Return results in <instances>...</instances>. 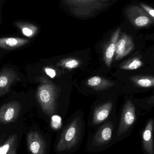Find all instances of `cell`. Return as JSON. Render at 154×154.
<instances>
[{
  "instance_id": "6da1fadb",
  "label": "cell",
  "mask_w": 154,
  "mask_h": 154,
  "mask_svg": "<svg viewBox=\"0 0 154 154\" xmlns=\"http://www.w3.org/2000/svg\"><path fill=\"white\" fill-rule=\"evenodd\" d=\"M84 128L82 119L77 116L72 119L62 131L56 146L58 152H71L78 146L82 140Z\"/></svg>"
},
{
  "instance_id": "7a4b0ae2",
  "label": "cell",
  "mask_w": 154,
  "mask_h": 154,
  "mask_svg": "<svg viewBox=\"0 0 154 154\" xmlns=\"http://www.w3.org/2000/svg\"><path fill=\"white\" fill-rule=\"evenodd\" d=\"M69 14L73 17L87 19L96 16L108 5V3L97 0H62Z\"/></svg>"
},
{
  "instance_id": "3957f363",
  "label": "cell",
  "mask_w": 154,
  "mask_h": 154,
  "mask_svg": "<svg viewBox=\"0 0 154 154\" xmlns=\"http://www.w3.org/2000/svg\"><path fill=\"white\" fill-rule=\"evenodd\" d=\"M37 100L42 111L49 116L56 112L58 90L56 86L50 81L42 82L38 87L36 94Z\"/></svg>"
},
{
  "instance_id": "277c9868",
  "label": "cell",
  "mask_w": 154,
  "mask_h": 154,
  "mask_svg": "<svg viewBox=\"0 0 154 154\" xmlns=\"http://www.w3.org/2000/svg\"><path fill=\"white\" fill-rule=\"evenodd\" d=\"M125 14L129 22L136 28H148L153 24L154 20L139 5L127 6Z\"/></svg>"
},
{
  "instance_id": "5b68a950",
  "label": "cell",
  "mask_w": 154,
  "mask_h": 154,
  "mask_svg": "<svg viewBox=\"0 0 154 154\" xmlns=\"http://www.w3.org/2000/svg\"><path fill=\"white\" fill-rule=\"evenodd\" d=\"M136 119V109L132 101L127 100L124 106L119 126L116 133V137L124 136L134 125Z\"/></svg>"
},
{
  "instance_id": "8992f818",
  "label": "cell",
  "mask_w": 154,
  "mask_h": 154,
  "mask_svg": "<svg viewBox=\"0 0 154 154\" xmlns=\"http://www.w3.org/2000/svg\"><path fill=\"white\" fill-rule=\"evenodd\" d=\"M114 130L112 122H108L103 125L93 135L91 146L94 148L99 149L107 145L113 138Z\"/></svg>"
},
{
  "instance_id": "52a82bcc",
  "label": "cell",
  "mask_w": 154,
  "mask_h": 154,
  "mask_svg": "<svg viewBox=\"0 0 154 154\" xmlns=\"http://www.w3.org/2000/svg\"><path fill=\"white\" fill-rule=\"evenodd\" d=\"M21 105L17 101H12L6 103L0 108V123L8 124L12 123L19 116Z\"/></svg>"
},
{
  "instance_id": "ba28073f",
  "label": "cell",
  "mask_w": 154,
  "mask_h": 154,
  "mask_svg": "<svg viewBox=\"0 0 154 154\" xmlns=\"http://www.w3.org/2000/svg\"><path fill=\"white\" fill-rule=\"evenodd\" d=\"M134 48V43L131 36L126 33L119 36L115 51V60H120L131 53Z\"/></svg>"
},
{
  "instance_id": "9c48e42d",
  "label": "cell",
  "mask_w": 154,
  "mask_h": 154,
  "mask_svg": "<svg viewBox=\"0 0 154 154\" xmlns=\"http://www.w3.org/2000/svg\"><path fill=\"white\" fill-rule=\"evenodd\" d=\"M28 149L31 154H45L46 144L39 133L37 131L30 132L27 135Z\"/></svg>"
},
{
  "instance_id": "30bf717a",
  "label": "cell",
  "mask_w": 154,
  "mask_h": 154,
  "mask_svg": "<svg viewBox=\"0 0 154 154\" xmlns=\"http://www.w3.org/2000/svg\"><path fill=\"white\" fill-rule=\"evenodd\" d=\"M18 78L17 73L10 68H5L0 72V96L9 92L12 84Z\"/></svg>"
},
{
  "instance_id": "8fae6325",
  "label": "cell",
  "mask_w": 154,
  "mask_h": 154,
  "mask_svg": "<svg viewBox=\"0 0 154 154\" xmlns=\"http://www.w3.org/2000/svg\"><path fill=\"white\" fill-rule=\"evenodd\" d=\"M154 121L150 119L142 133L143 148L146 154H154Z\"/></svg>"
},
{
  "instance_id": "7c38bea8",
  "label": "cell",
  "mask_w": 154,
  "mask_h": 154,
  "mask_svg": "<svg viewBox=\"0 0 154 154\" xmlns=\"http://www.w3.org/2000/svg\"><path fill=\"white\" fill-rule=\"evenodd\" d=\"M121 29L118 28L112 34L108 44L106 45L103 53V59L105 64L108 68L110 67L114 57L116 46L120 36Z\"/></svg>"
},
{
  "instance_id": "4fadbf2b",
  "label": "cell",
  "mask_w": 154,
  "mask_h": 154,
  "mask_svg": "<svg viewBox=\"0 0 154 154\" xmlns=\"http://www.w3.org/2000/svg\"><path fill=\"white\" fill-rule=\"evenodd\" d=\"M113 107L111 101L107 102L95 109L93 115L92 124L97 125L104 122L108 118Z\"/></svg>"
},
{
  "instance_id": "5bb4252c",
  "label": "cell",
  "mask_w": 154,
  "mask_h": 154,
  "mask_svg": "<svg viewBox=\"0 0 154 154\" xmlns=\"http://www.w3.org/2000/svg\"><path fill=\"white\" fill-rule=\"evenodd\" d=\"M29 40L19 38H0V48L6 50H13L28 44Z\"/></svg>"
},
{
  "instance_id": "9a60e30c",
  "label": "cell",
  "mask_w": 154,
  "mask_h": 154,
  "mask_svg": "<svg viewBox=\"0 0 154 154\" xmlns=\"http://www.w3.org/2000/svg\"><path fill=\"white\" fill-rule=\"evenodd\" d=\"M87 83L89 86L97 91L105 90L115 85V83L113 82L99 76H94L90 78Z\"/></svg>"
},
{
  "instance_id": "2e32d148",
  "label": "cell",
  "mask_w": 154,
  "mask_h": 154,
  "mask_svg": "<svg viewBox=\"0 0 154 154\" xmlns=\"http://www.w3.org/2000/svg\"><path fill=\"white\" fill-rule=\"evenodd\" d=\"M14 23L15 26L20 30L22 33L28 38L34 37L39 31V28L37 26L30 23L16 21Z\"/></svg>"
},
{
  "instance_id": "e0dca14e",
  "label": "cell",
  "mask_w": 154,
  "mask_h": 154,
  "mask_svg": "<svg viewBox=\"0 0 154 154\" xmlns=\"http://www.w3.org/2000/svg\"><path fill=\"white\" fill-rule=\"evenodd\" d=\"M134 83L142 88H148L154 86V78L149 76H134L130 77Z\"/></svg>"
},
{
  "instance_id": "ac0fdd59",
  "label": "cell",
  "mask_w": 154,
  "mask_h": 154,
  "mask_svg": "<svg viewBox=\"0 0 154 154\" xmlns=\"http://www.w3.org/2000/svg\"><path fill=\"white\" fill-rule=\"evenodd\" d=\"M143 65V62L141 59L136 57L123 62L120 65V67L124 70H135L141 67Z\"/></svg>"
},
{
  "instance_id": "d6986e66",
  "label": "cell",
  "mask_w": 154,
  "mask_h": 154,
  "mask_svg": "<svg viewBox=\"0 0 154 154\" xmlns=\"http://www.w3.org/2000/svg\"><path fill=\"white\" fill-rule=\"evenodd\" d=\"M80 61L79 60L74 58H68L61 60L57 63V66L62 68L72 69L79 66Z\"/></svg>"
},
{
  "instance_id": "ffe728a7",
  "label": "cell",
  "mask_w": 154,
  "mask_h": 154,
  "mask_svg": "<svg viewBox=\"0 0 154 154\" xmlns=\"http://www.w3.org/2000/svg\"><path fill=\"white\" fill-rule=\"evenodd\" d=\"M17 137L12 135L2 144L0 145V154H7L16 145Z\"/></svg>"
},
{
  "instance_id": "44dd1931",
  "label": "cell",
  "mask_w": 154,
  "mask_h": 154,
  "mask_svg": "<svg viewBox=\"0 0 154 154\" xmlns=\"http://www.w3.org/2000/svg\"><path fill=\"white\" fill-rule=\"evenodd\" d=\"M139 5L154 20V10L152 7L143 3H140Z\"/></svg>"
},
{
  "instance_id": "7402d4cb",
  "label": "cell",
  "mask_w": 154,
  "mask_h": 154,
  "mask_svg": "<svg viewBox=\"0 0 154 154\" xmlns=\"http://www.w3.org/2000/svg\"><path fill=\"white\" fill-rule=\"evenodd\" d=\"M61 118L58 116H54L52 118V125L54 127H58L61 124Z\"/></svg>"
},
{
  "instance_id": "603a6c76",
  "label": "cell",
  "mask_w": 154,
  "mask_h": 154,
  "mask_svg": "<svg viewBox=\"0 0 154 154\" xmlns=\"http://www.w3.org/2000/svg\"><path fill=\"white\" fill-rule=\"evenodd\" d=\"M44 71L51 78H54L56 76V72L55 69L49 67H46L44 68Z\"/></svg>"
},
{
  "instance_id": "cb8c5ba5",
  "label": "cell",
  "mask_w": 154,
  "mask_h": 154,
  "mask_svg": "<svg viewBox=\"0 0 154 154\" xmlns=\"http://www.w3.org/2000/svg\"><path fill=\"white\" fill-rule=\"evenodd\" d=\"M7 154H16V146H15Z\"/></svg>"
},
{
  "instance_id": "d4e9b609",
  "label": "cell",
  "mask_w": 154,
  "mask_h": 154,
  "mask_svg": "<svg viewBox=\"0 0 154 154\" xmlns=\"http://www.w3.org/2000/svg\"><path fill=\"white\" fill-rule=\"evenodd\" d=\"M97 1H102V2H105V1H109V0H97Z\"/></svg>"
}]
</instances>
